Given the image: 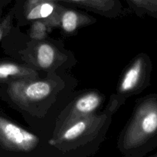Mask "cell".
<instances>
[{
	"label": "cell",
	"mask_w": 157,
	"mask_h": 157,
	"mask_svg": "<svg viewBox=\"0 0 157 157\" xmlns=\"http://www.w3.org/2000/svg\"><path fill=\"white\" fill-rule=\"evenodd\" d=\"M52 30L53 29L47 20H35L29 24L27 34L29 38L33 40H43L48 38Z\"/></svg>",
	"instance_id": "12"
},
{
	"label": "cell",
	"mask_w": 157,
	"mask_h": 157,
	"mask_svg": "<svg viewBox=\"0 0 157 157\" xmlns=\"http://www.w3.org/2000/svg\"><path fill=\"white\" fill-rule=\"evenodd\" d=\"M78 81L71 72L0 85V98L20 113L29 129L52 136L58 115L76 94Z\"/></svg>",
	"instance_id": "1"
},
{
	"label": "cell",
	"mask_w": 157,
	"mask_h": 157,
	"mask_svg": "<svg viewBox=\"0 0 157 157\" xmlns=\"http://www.w3.org/2000/svg\"><path fill=\"white\" fill-rule=\"evenodd\" d=\"M11 0H0V19L3 17V11L6 6L11 2Z\"/></svg>",
	"instance_id": "14"
},
{
	"label": "cell",
	"mask_w": 157,
	"mask_h": 157,
	"mask_svg": "<svg viewBox=\"0 0 157 157\" xmlns=\"http://www.w3.org/2000/svg\"><path fill=\"white\" fill-rule=\"evenodd\" d=\"M124 104L113 94L101 111L61 127L48 140L55 156L86 157L96 153L107 136L113 117Z\"/></svg>",
	"instance_id": "2"
},
{
	"label": "cell",
	"mask_w": 157,
	"mask_h": 157,
	"mask_svg": "<svg viewBox=\"0 0 157 157\" xmlns=\"http://www.w3.org/2000/svg\"><path fill=\"white\" fill-rule=\"evenodd\" d=\"M15 25V8L12 6L9 12L0 19V43L12 30Z\"/></svg>",
	"instance_id": "13"
},
{
	"label": "cell",
	"mask_w": 157,
	"mask_h": 157,
	"mask_svg": "<svg viewBox=\"0 0 157 157\" xmlns=\"http://www.w3.org/2000/svg\"><path fill=\"white\" fill-rule=\"evenodd\" d=\"M42 2L66 3L86 9L107 18H117L125 15L121 0H16L13 5L15 11H21Z\"/></svg>",
	"instance_id": "8"
},
{
	"label": "cell",
	"mask_w": 157,
	"mask_h": 157,
	"mask_svg": "<svg viewBox=\"0 0 157 157\" xmlns=\"http://www.w3.org/2000/svg\"><path fill=\"white\" fill-rule=\"evenodd\" d=\"M153 63L147 53L136 55L124 68L113 94L126 102L128 98L138 95L150 86Z\"/></svg>",
	"instance_id": "6"
},
{
	"label": "cell",
	"mask_w": 157,
	"mask_h": 157,
	"mask_svg": "<svg viewBox=\"0 0 157 157\" xmlns=\"http://www.w3.org/2000/svg\"><path fill=\"white\" fill-rule=\"evenodd\" d=\"M144 157H157V151L155 153H153V154L147 155V156H144Z\"/></svg>",
	"instance_id": "15"
},
{
	"label": "cell",
	"mask_w": 157,
	"mask_h": 157,
	"mask_svg": "<svg viewBox=\"0 0 157 157\" xmlns=\"http://www.w3.org/2000/svg\"><path fill=\"white\" fill-rule=\"evenodd\" d=\"M11 1H12H12H16V0H11Z\"/></svg>",
	"instance_id": "16"
},
{
	"label": "cell",
	"mask_w": 157,
	"mask_h": 157,
	"mask_svg": "<svg viewBox=\"0 0 157 157\" xmlns=\"http://www.w3.org/2000/svg\"><path fill=\"white\" fill-rule=\"evenodd\" d=\"M117 147L124 157H144L157 149V93L136 100Z\"/></svg>",
	"instance_id": "4"
},
{
	"label": "cell",
	"mask_w": 157,
	"mask_h": 157,
	"mask_svg": "<svg viewBox=\"0 0 157 157\" xmlns=\"http://www.w3.org/2000/svg\"><path fill=\"white\" fill-rule=\"evenodd\" d=\"M132 12L140 18L149 16L157 20V0H125Z\"/></svg>",
	"instance_id": "11"
},
{
	"label": "cell",
	"mask_w": 157,
	"mask_h": 157,
	"mask_svg": "<svg viewBox=\"0 0 157 157\" xmlns=\"http://www.w3.org/2000/svg\"><path fill=\"white\" fill-rule=\"evenodd\" d=\"M0 44L9 58L30 66L42 75L71 72L78 63L75 54L62 41L49 37L33 40L15 25Z\"/></svg>",
	"instance_id": "3"
},
{
	"label": "cell",
	"mask_w": 157,
	"mask_h": 157,
	"mask_svg": "<svg viewBox=\"0 0 157 157\" xmlns=\"http://www.w3.org/2000/svg\"><path fill=\"white\" fill-rule=\"evenodd\" d=\"M55 18L57 29H60L64 36H71L82 28L91 25L97 21L94 17L59 2L55 11Z\"/></svg>",
	"instance_id": "9"
},
{
	"label": "cell",
	"mask_w": 157,
	"mask_h": 157,
	"mask_svg": "<svg viewBox=\"0 0 157 157\" xmlns=\"http://www.w3.org/2000/svg\"><path fill=\"white\" fill-rule=\"evenodd\" d=\"M105 101V95L97 89L78 90L58 115L52 135L73 121L101 111Z\"/></svg>",
	"instance_id": "7"
},
{
	"label": "cell",
	"mask_w": 157,
	"mask_h": 157,
	"mask_svg": "<svg viewBox=\"0 0 157 157\" xmlns=\"http://www.w3.org/2000/svg\"><path fill=\"white\" fill-rule=\"evenodd\" d=\"M44 76L30 66L12 58H0V85Z\"/></svg>",
	"instance_id": "10"
},
{
	"label": "cell",
	"mask_w": 157,
	"mask_h": 157,
	"mask_svg": "<svg viewBox=\"0 0 157 157\" xmlns=\"http://www.w3.org/2000/svg\"><path fill=\"white\" fill-rule=\"evenodd\" d=\"M0 157H56L48 139L0 111Z\"/></svg>",
	"instance_id": "5"
}]
</instances>
